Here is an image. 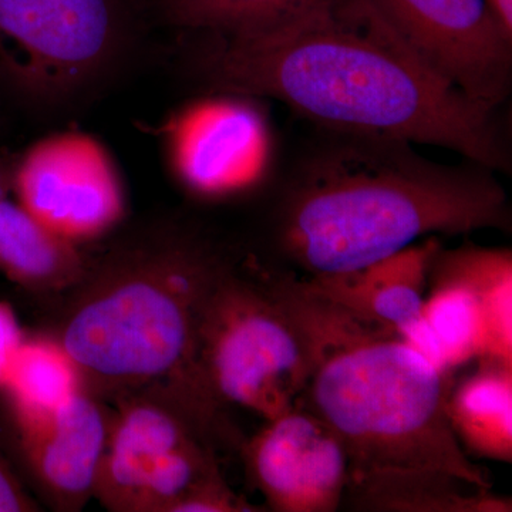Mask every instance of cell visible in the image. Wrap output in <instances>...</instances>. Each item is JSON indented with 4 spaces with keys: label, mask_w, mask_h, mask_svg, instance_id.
Listing matches in <instances>:
<instances>
[{
    "label": "cell",
    "mask_w": 512,
    "mask_h": 512,
    "mask_svg": "<svg viewBox=\"0 0 512 512\" xmlns=\"http://www.w3.org/2000/svg\"><path fill=\"white\" fill-rule=\"evenodd\" d=\"M28 333L22 328L13 306L0 301V389L5 384L15 357Z\"/></svg>",
    "instance_id": "7402d4cb"
},
{
    "label": "cell",
    "mask_w": 512,
    "mask_h": 512,
    "mask_svg": "<svg viewBox=\"0 0 512 512\" xmlns=\"http://www.w3.org/2000/svg\"><path fill=\"white\" fill-rule=\"evenodd\" d=\"M15 200L60 237L83 247L126 217V192L106 148L64 131L37 140L12 165Z\"/></svg>",
    "instance_id": "9c48e42d"
},
{
    "label": "cell",
    "mask_w": 512,
    "mask_h": 512,
    "mask_svg": "<svg viewBox=\"0 0 512 512\" xmlns=\"http://www.w3.org/2000/svg\"><path fill=\"white\" fill-rule=\"evenodd\" d=\"M6 416L10 443L37 493L57 511H80L94 497L111 413L83 390L55 412Z\"/></svg>",
    "instance_id": "7c38bea8"
},
{
    "label": "cell",
    "mask_w": 512,
    "mask_h": 512,
    "mask_svg": "<svg viewBox=\"0 0 512 512\" xmlns=\"http://www.w3.org/2000/svg\"><path fill=\"white\" fill-rule=\"evenodd\" d=\"M90 259L9 197L0 200V274L30 293L59 296L82 281Z\"/></svg>",
    "instance_id": "5bb4252c"
},
{
    "label": "cell",
    "mask_w": 512,
    "mask_h": 512,
    "mask_svg": "<svg viewBox=\"0 0 512 512\" xmlns=\"http://www.w3.org/2000/svg\"><path fill=\"white\" fill-rule=\"evenodd\" d=\"M175 180L197 200L220 202L264 188L275 164L268 120L254 97L210 93L164 127Z\"/></svg>",
    "instance_id": "ba28073f"
},
{
    "label": "cell",
    "mask_w": 512,
    "mask_h": 512,
    "mask_svg": "<svg viewBox=\"0 0 512 512\" xmlns=\"http://www.w3.org/2000/svg\"><path fill=\"white\" fill-rule=\"evenodd\" d=\"M311 126L264 187L268 264L301 278L348 274L433 235L510 231L497 171L437 163L402 138Z\"/></svg>",
    "instance_id": "7a4b0ae2"
},
{
    "label": "cell",
    "mask_w": 512,
    "mask_h": 512,
    "mask_svg": "<svg viewBox=\"0 0 512 512\" xmlns=\"http://www.w3.org/2000/svg\"><path fill=\"white\" fill-rule=\"evenodd\" d=\"M133 0H0V79L56 106L92 89L120 60Z\"/></svg>",
    "instance_id": "52a82bcc"
},
{
    "label": "cell",
    "mask_w": 512,
    "mask_h": 512,
    "mask_svg": "<svg viewBox=\"0 0 512 512\" xmlns=\"http://www.w3.org/2000/svg\"><path fill=\"white\" fill-rule=\"evenodd\" d=\"M261 511L234 493L227 481L204 485L175 505L173 512H255Z\"/></svg>",
    "instance_id": "44dd1931"
},
{
    "label": "cell",
    "mask_w": 512,
    "mask_h": 512,
    "mask_svg": "<svg viewBox=\"0 0 512 512\" xmlns=\"http://www.w3.org/2000/svg\"><path fill=\"white\" fill-rule=\"evenodd\" d=\"M407 49L441 82L498 110L512 86V37L488 0H372Z\"/></svg>",
    "instance_id": "30bf717a"
},
{
    "label": "cell",
    "mask_w": 512,
    "mask_h": 512,
    "mask_svg": "<svg viewBox=\"0 0 512 512\" xmlns=\"http://www.w3.org/2000/svg\"><path fill=\"white\" fill-rule=\"evenodd\" d=\"M266 507L276 512H335L345 498L349 460L338 433L298 406L266 420L241 446Z\"/></svg>",
    "instance_id": "8fae6325"
},
{
    "label": "cell",
    "mask_w": 512,
    "mask_h": 512,
    "mask_svg": "<svg viewBox=\"0 0 512 512\" xmlns=\"http://www.w3.org/2000/svg\"><path fill=\"white\" fill-rule=\"evenodd\" d=\"M12 165L0 158V200L9 197L12 192Z\"/></svg>",
    "instance_id": "cb8c5ba5"
},
{
    "label": "cell",
    "mask_w": 512,
    "mask_h": 512,
    "mask_svg": "<svg viewBox=\"0 0 512 512\" xmlns=\"http://www.w3.org/2000/svg\"><path fill=\"white\" fill-rule=\"evenodd\" d=\"M94 497L113 512H173L204 485L225 480L217 450L224 440L164 387L116 400Z\"/></svg>",
    "instance_id": "8992f818"
},
{
    "label": "cell",
    "mask_w": 512,
    "mask_h": 512,
    "mask_svg": "<svg viewBox=\"0 0 512 512\" xmlns=\"http://www.w3.org/2000/svg\"><path fill=\"white\" fill-rule=\"evenodd\" d=\"M450 384L394 333L348 315L298 406L338 433L348 453V484L377 474L443 473L493 488L448 423Z\"/></svg>",
    "instance_id": "277c9868"
},
{
    "label": "cell",
    "mask_w": 512,
    "mask_h": 512,
    "mask_svg": "<svg viewBox=\"0 0 512 512\" xmlns=\"http://www.w3.org/2000/svg\"><path fill=\"white\" fill-rule=\"evenodd\" d=\"M441 247L433 235L357 271L303 279L353 318L396 335L420 315L431 262Z\"/></svg>",
    "instance_id": "4fadbf2b"
},
{
    "label": "cell",
    "mask_w": 512,
    "mask_h": 512,
    "mask_svg": "<svg viewBox=\"0 0 512 512\" xmlns=\"http://www.w3.org/2000/svg\"><path fill=\"white\" fill-rule=\"evenodd\" d=\"M238 252L198 229H174L92 261L60 298L53 336L87 392L117 400L151 387L207 413L192 386L205 305Z\"/></svg>",
    "instance_id": "3957f363"
},
{
    "label": "cell",
    "mask_w": 512,
    "mask_h": 512,
    "mask_svg": "<svg viewBox=\"0 0 512 512\" xmlns=\"http://www.w3.org/2000/svg\"><path fill=\"white\" fill-rule=\"evenodd\" d=\"M439 251L431 262L429 292L424 298L420 316L443 350L451 372H454L457 367L487 356V319L474 286L447 264Z\"/></svg>",
    "instance_id": "e0dca14e"
},
{
    "label": "cell",
    "mask_w": 512,
    "mask_h": 512,
    "mask_svg": "<svg viewBox=\"0 0 512 512\" xmlns=\"http://www.w3.org/2000/svg\"><path fill=\"white\" fill-rule=\"evenodd\" d=\"M39 511L13 468L0 453V512Z\"/></svg>",
    "instance_id": "603a6c76"
},
{
    "label": "cell",
    "mask_w": 512,
    "mask_h": 512,
    "mask_svg": "<svg viewBox=\"0 0 512 512\" xmlns=\"http://www.w3.org/2000/svg\"><path fill=\"white\" fill-rule=\"evenodd\" d=\"M320 0H158V12L185 32H238Z\"/></svg>",
    "instance_id": "ffe728a7"
},
{
    "label": "cell",
    "mask_w": 512,
    "mask_h": 512,
    "mask_svg": "<svg viewBox=\"0 0 512 512\" xmlns=\"http://www.w3.org/2000/svg\"><path fill=\"white\" fill-rule=\"evenodd\" d=\"M343 503L357 511L511 512L510 498L450 474H377L352 481Z\"/></svg>",
    "instance_id": "2e32d148"
},
{
    "label": "cell",
    "mask_w": 512,
    "mask_h": 512,
    "mask_svg": "<svg viewBox=\"0 0 512 512\" xmlns=\"http://www.w3.org/2000/svg\"><path fill=\"white\" fill-rule=\"evenodd\" d=\"M83 390L79 366L53 336L26 335L0 389V399L8 416H43Z\"/></svg>",
    "instance_id": "ac0fdd59"
},
{
    "label": "cell",
    "mask_w": 512,
    "mask_h": 512,
    "mask_svg": "<svg viewBox=\"0 0 512 512\" xmlns=\"http://www.w3.org/2000/svg\"><path fill=\"white\" fill-rule=\"evenodd\" d=\"M343 315L301 276L238 255L202 313L192 363L198 400L222 419L228 407L265 421L295 409Z\"/></svg>",
    "instance_id": "5b68a950"
},
{
    "label": "cell",
    "mask_w": 512,
    "mask_h": 512,
    "mask_svg": "<svg viewBox=\"0 0 512 512\" xmlns=\"http://www.w3.org/2000/svg\"><path fill=\"white\" fill-rule=\"evenodd\" d=\"M190 35L205 94L266 97L313 126L448 148L510 170L498 110L437 79L372 0H320L255 28Z\"/></svg>",
    "instance_id": "6da1fadb"
},
{
    "label": "cell",
    "mask_w": 512,
    "mask_h": 512,
    "mask_svg": "<svg viewBox=\"0 0 512 512\" xmlns=\"http://www.w3.org/2000/svg\"><path fill=\"white\" fill-rule=\"evenodd\" d=\"M446 413L468 456L511 463L512 365L477 360L473 373L451 382Z\"/></svg>",
    "instance_id": "9a60e30c"
},
{
    "label": "cell",
    "mask_w": 512,
    "mask_h": 512,
    "mask_svg": "<svg viewBox=\"0 0 512 512\" xmlns=\"http://www.w3.org/2000/svg\"><path fill=\"white\" fill-rule=\"evenodd\" d=\"M444 259L470 282L480 296L487 319L488 350L484 359L512 365V252L470 244L441 248Z\"/></svg>",
    "instance_id": "d6986e66"
}]
</instances>
